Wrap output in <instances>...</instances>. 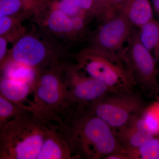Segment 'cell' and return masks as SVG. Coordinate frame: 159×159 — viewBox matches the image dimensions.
<instances>
[{
  "label": "cell",
  "mask_w": 159,
  "mask_h": 159,
  "mask_svg": "<svg viewBox=\"0 0 159 159\" xmlns=\"http://www.w3.org/2000/svg\"><path fill=\"white\" fill-rule=\"evenodd\" d=\"M61 129L73 149L77 147L87 158L99 159L126 152L113 129L91 113L77 117L71 126L64 122Z\"/></svg>",
  "instance_id": "obj_1"
},
{
  "label": "cell",
  "mask_w": 159,
  "mask_h": 159,
  "mask_svg": "<svg viewBox=\"0 0 159 159\" xmlns=\"http://www.w3.org/2000/svg\"><path fill=\"white\" fill-rule=\"evenodd\" d=\"M62 67L57 61L48 69L39 71L32 85L33 101L28 111L43 123H63L61 114L69 106L66 79L62 77Z\"/></svg>",
  "instance_id": "obj_2"
},
{
  "label": "cell",
  "mask_w": 159,
  "mask_h": 159,
  "mask_svg": "<svg viewBox=\"0 0 159 159\" xmlns=\"http://www.w3.org/2000/svg\"><path fill=\"white\" fill-rule=\"evenodd\" d=\"M45 125L29 111L7 122L0 131V159H37Z\"/></svg>",
  "instance_id": "obj_3"
},
{
  "label": "cell",
  "mask_w": 159,
  "mask_h": 159,
  "mask_svg": "<svg viewBox=\"0 0 159 159\" xmlns=\"http://www.w3.org/2000/svg\"><path fill=\"white\" fill-rule=\"evenodd\" d=\"M77 60L79 69L107 86L112 93L131 91L136 84L124 50L115 53L91 46L81 51Z\"/></svg>",
  "instance_id": "obj_4"
},
{
  "label": "cell",
  "mask_w": 159,
  "mask_h": 159,
  "mask_svg": "<svg viewBox=\"0 0 159 159\" xmlns=\"http://www.w3.org/2000/svg\"><path fill=\"white\" fill-rule=\"evenodd\" d=\"M90 104V113L118 129L138 117L142 100L131 91L110 93Z\"/></svg>",
  "instance_id": "obj_5"
},
{
  "label": "cell",
  "mask_w": 159,
  "mask_h": 159,
  "mask_svg": "<svg viewBox=\"0 0 159 159\" xmlns=\"http://www.w3.org/2000/svg\"><path fill=\"white\" fill-rule=\"evenodd\" d=\"M124 51L136 84L147 87L155 85L157 65L152 55L140 41L138 29L134 27Z\"/></svg>",
  "instance_id": "obj_6"
},
{
  "label": "cell",
  "mask_w": 159,
  "mask_h": 159,
  "mask_svg": "<svg viewBox=\"0 0 159 159\" xmlns=\"http://www.w3.org/2000/svg\"><path fill=\"white\" fill-rule=\"evenodd\" d=\"M65 69L69 106L75 102L91 104L106 94L112 93L102 83L89 75L80 74L78 67L69 66Z\"/></svg>",
  "instance_id": "obj_7"
},
{
  "label": "cell",
  "mask_w": 159,
  "mask_h": 159,
  "mask_svg": "<svg viewBox=\"0 0 159 159\" xmlns=\"http://www.w3.org/2000/svg\"><path fill=\"white\" fill-rule=\"evenodd\" d=\"M9 61L20 63L40 71L57 60L51 58L48 47L42 40L28 34L16 39L9 51L7 62Z\"/></svg>",
  "instance_id": "obj_8"
},
{
  "label": "cell",
  "mask_w": 159,
  "mask_h": 159,
  "mask_svg": "<svg viewBox=\"0 0 159 159\" xmlns=\"http://www.w3.org/2000/svg\"><path fill=\"white\" fill-rule=\"evenodd\" d=\"M134 27L123 16L117 14L102 22L94 33L91 47L104 51L121 53L128 42Z\"/></svg>",
  "instance_id": "obj_9"
},
{
  "label": "cell",
  "mask_w": 159,
  "mask_h": 159,
  "mask_svg": "<svg viewBox=\"0 0 159 159\" xmlns=\"http://www.w3.org/2000/svg\"><path fill=\"white\" fill-rule=\"evenodd\" d=\"M45 125L43 139L37 159H71L73 149L57 123Z\"/></svg>",
  "instance_id": "obj_10"
},
{
  "label": "cell",
  "mask_w": 159,
  "mask_h": 159,
  "mask_svg": "<svg viewBox=\"0 0 159 159\" xmlns=\"http://www.w3.org/2000/svg\"><path fill=\"white\" fill-rule=\"evenodd\" d=\"M116 132L119 143L125 150L137 149L154 136L145 127L142 118L138 117Z\"/></svg>",
  "instance_id": "obj_11"
},
{
  "label": "cell",
  "mask_w": 159,
  "mask_h": 159,
  "mask_svg": "<svg viewBox=\"0 0 159 159\" xmlns=\"http://www.w3.org/2000/svg\"><path fill=\"white\" fill-rule=\"evenodd\" d=\"M134 28L139 29L153 18V10L149 0H125L119 13Z\"/></svg>",
  "instance_id": "obj_12"
},
{
  "label": "cell",
  "mask_w": 159,
  "mask_h": 159,
  "mask_svg": "<svg viewBox=\"0 0 159 159\" xmlns=\"http://www.w3.org/2000/svg\"><path fill=\"white\" fill-rule=\"evenodd\" d=\"M31 93L32 87L30 84L0 75V95L10 102L27 108L24 103Z\"/></svg>",
  "instance_id": "obj_13"
},
{
  "label": "cell",
  "mask_w": 159,
  "mask_h": 159,
  "mask_svg": "<svg viewBox=\"0 0 159 159\" xmlns=\"http://www.w3.org/2000/svg\"><path fill=\"white\" fill-rule=\"evenodd\" d=\"M138 30L140 41L159 65V21L153 18Z\"/></svg>",
  "instance_id": "obj_14"
},
{
  "label": "cell",
  "mask_w": 159,
  "mask_h": 159,
  "mask_svg": "<svg viewBox=\"0 0 159 159\" xmlns=\"http://www.w3.org/2000/svg\"><path fill=\"white\" fill-rule=\"evenodd\" d=\"M51 5V9L47 19V25L49 29L57 34L74 35L75 34L71 18Z\"/></svg>",
  "instance_id": "obj_15"
},
{
  "label": "cell",
  "mask_w": 159,
  "mask_h": 159,
  "mask_svg": "<svg viewBox=\"0 0 159 159\" xmlns=\"http://www.w3.org/2000/svg\"><path fill=\"white\" fill-rule=\"evenodd\" d=\"M12 79L33 85L39 71L35 69L15 61H8L1 72Z\"/></svg>",
  "instance_id": "obj_16"
},
{
  "label": "cell",
  "mask_w": 159,
  "mask_h": 159,
  "mask_svg": "<svg viewBox=\"0 0 159 159\" xmlns=\"http://www.w3.org/2000/svg\"><path fill=\"white\" fill-rule=\"evenodd\" d=\"M42 0H0V18L21 14L38 8Z\"/></svg>",
  "instance_id": "obj_17"
},
{
  "label": "cell",
  "mask_w": 159,
  "mask_h": 159,
  "mask_svg": "<svg viewBox=\"0 0 159 159\" xmlns=\"http://www.w3.org/2000/svg\"><path fill=\"white\" fill-rule=\"evenodd\" d=\"M126 152L129 159H159V139L153 137L139 148Z\"/></svg>",
  "instance_id": "obj_18"
},
{
  "label": "cell",
  "mask_w": 159,
  "mask_h": 159,
  "mask_svg": "<svg viewBox=\"0 0 159 159\" xmlns=\"http://www.w3.org/2000/svg\"><path fill=\"white\" fill-rule=\"evenodd\" d=\"M28 111L26 108L16 105L0 95V131L11 119Z\"/></svg>",
  "instance_id": "obj_19"
},
{
  "label": "cell",
  "mask_w": 159,
  "mask_h": 159,
  "mask_svg": "<svg viewBox=\"0 0 159 159\" xmlns=\"http://www.w3.org/2000/svg\"><path fill=\"white\" fill-rule=\"evenodd\" d=\"M142 119L145 127L154 136L159 134V108L158 104L146 111Z\"/></svg>",
  "instance_id": "obj_20"
},
{
  "label": "cell",
  "mask_w": 159,
  "mask_h": 159,
  "mask_svg": "<svg viewBox=\"0 0 159 159\" xmlns=\"http://www.w3.org/2000/svg\"><path fill=\"white\" fill-rule=\"evenodd\" d=\"M51 3L54 7L70 17L80 15H85L77 6L75 0H55Z\"/></svg>",
  "instance_id": "obj_21"
},
{
  "label": "cell",
  "mask_w": 159,
  "mask_h": 159,
  "mask_svg": "<svg viewBox=\"0 0 159 159\" xmlns=\"http://www.w3.org/2000/svg\"><path fill=\"white\" fill-rule=\"evenodd\" d=\"M125 1L106 0L99 20L103 22L117 15Z\"/></svg>",
  "instance_id": "obj_22"
},
{
  "label": "cell",
  "mask_w": 159,
  "mask_h": 159,
  "mask_svg": "<svg viewBox=\"0 0 159 159\" xmlns=\"http://www.w3.org/2000/svg\"><path fill=\"white\" fill-rule=\"evenodd\" d=\"M17 31H15L10 34L0 37V72L2 70L7 61L8 45L13 40L16 39Z\"/></svg>",
  "instance_id": "obj_23"
},
{
  "label": "cell",
  "mask_w": 159,
  "mask_h": 159,
  "mask_svg": "<svg viewBox=\"0 0 159 159\" xmlns=\"http://www.w3.org/2000/svg\"><path fill=\"white\" fill-rule=\"evenodd\" d=\"M20 19V15L0 18V37L16 30Z\"/></svg>",
  "instance_id": "obj_24"
},
{
  "label": "cell",
  "mask_w": 159,
  "mask_h": 159,
  "mask_svg": "<svg viewBox=\"0 0 159 159\" xmlns=\"http://www.w3.org/2000/svg\"><path fill=\"white\" fill-rule=\"evenodd\" d=\"M75 1L77 6L84 14L93 15V0H75Z\"/></svg>",
  "instance_id": "obj_25"
},
{
  "label": "cell",
  "mask_w": 159,
  "mask_h": 159,
  "mask_svg": "<svg viewBox=\"0 0 159 159\" xmlns=\"http://www.w3.org/2000/svg\"><path fill=\"white\" fill-rule=\"evenodd\" d=\"M74 34L81 31L85 26V15H80L71 17Z\"/></svg>",
  "instance_id": "obj_26"
},
{
  "label": "cell",
  "mask_w": 159,
  "mask_h": 159,
  "mask_svg": "<svg viewBox=\"0 0 159 159\" xmlns=\"http://www.w3.org/2000/svg\"><path fill=\"white\" fill-rule=\"evenodd\" d=\"M94 3L93 15L99 19L106 0H93Z\"/></svg>",
  "instance_id": "obj_27"
},
{
  "label": "cell",
  "mask_w": 159,
  "mask_h": 159,
  "mask_svg": "<svg viewBox=\"0 0 159 159\" xmlns=\"http://www.w3.org/2000/svg\"><path fill=\"white\" fill-rule=\"evenodd\" d=\"M107 159H129L126 152H119V153H114L106 157Z\"/></svg>",
  "instance_id": "obj_28"
},
{
  "label": "cell",
  "mask_w": 159,
  "mask_h": 159,
  "mask_svg": "<svg viewBox=\"0 0 159 159\" xmlns=\"http://www.w3.org/2000/svg\"><path fill=\"white\" fill-rule=\"evenodd\" d=\"M152 9L159 21V0H152Z\"/></svg>",
  "instance_id": "obj_29"
},
{
  "label": "cell",
  "mask_w": 159,
  "mask_h": 159,
  "mask_svg": "<svg viewBox=\"0 0 159 159\" xmlns=\"http://www.w3.org/2000/svg\"><path fill=\"white\" fill-rule=\"evenodd\" d=\"M158 107H159V103L158 104Z\"/></svg>",
  "instance_id": "obj_30"
}]
</instances>
